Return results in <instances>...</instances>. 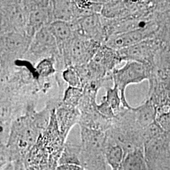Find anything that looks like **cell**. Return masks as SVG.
<instances>
[{
  "label": "cell",
  "instance_id": "7",
  "mask_svg": "<svg viewBox=\"0 0 170 170\" xmlns=\"http://www.w3.org/2000/svg\"><path fill=\"white\" fill-rule=\"evenodd\" d=\"M108 170H154L153 161L148 158H134V160H125L120 163L113 165Z\"/></svg>",
  "mask_w": 170,
  "mask_h": 170
},
{
  "label": "cell",
  "instance_id": "6",
  "mask_svg": "<svg viewBox=\"0 0 170 170\" xmlns=\"http://www.w3.org/2000/svg\"><path fill=\"white\" fill-rule=\"evenodd\" d=\"M142 4L148 57H170V0H148Z\"/></svg>",
  "mask_w": 170,
  "mask_h": 170
},
{
  "label": "cell",
  "instance_id": "4",
  "mask_svg": "<svg viewBox=\"0 0 170 170\" xmlns=\"http://www.w3.org/2000/svg\"><path fill=\"white\" fill-rule=\"evenodd\" d=\"M89 106L69 91L0 96V170H42L66 161Z\"/></svg>",
  "mask_w": 170,
  "mask_h": 170
},
{
  "label": "cell",
  "instance_id": "3",
  "mask_svg": "<svg viewBox=\"0 0 170 170\" xmlns=\"http://www.w3.org/2000/svg\"><path fill=\"white\" fill-rule=\"evenodd\" d=\"M76 42L73 92L91 104L104 85L148 59L144 4L132 0L64 2Z\"/></svg>",
  "mask_w": 170,
  "mask_h": 170
},
{
  "label": "cell",
  "instance_id": "2",
  "mask_svg": "<svg viewBox=\"0 0 170 170\" xmlns=\"http://www.w3.org/2000/svg\"><path fill=\"white\" fill-rule=\"evenodd\" d=\"M134 158L151 160L154 170H170L153 108L130 73L96 94L66 161L80 170H108Z\"/></svg>",
  "mask_w": 170,
  "mask_h": 170
},
{
  "label": "cell",
  "instance_id": "1",
  "mask_svg": "<svg viewBox=\"0 0 170 170\" xmlns=\"http://www.w3.org/2000/svg\"><path fill=\"white\" fill-rule=\"evenodd\" d=\"M0 49V96L31 89L73 92L76 42L64 2L4 0Z\"/></svg>",
  "mask_w": 170,
  "mask_h": 170
},
{
  "label": "cell",
  "instance_id": "5",
  "mask_svg": "<svg viewBox=\"0 0 170 170\" xmlns=\"http://www.w3.org/2000/svg\"><path fill=\"white\" fill-rule=\"evenodd\" d=\"M132 78L153 108L160 137L167 153L170 146V57L154 56L144 59L132 71Z\"/></svg>",
  "mask_w": 170,
  "mask_h": 170
}]
</instances>
